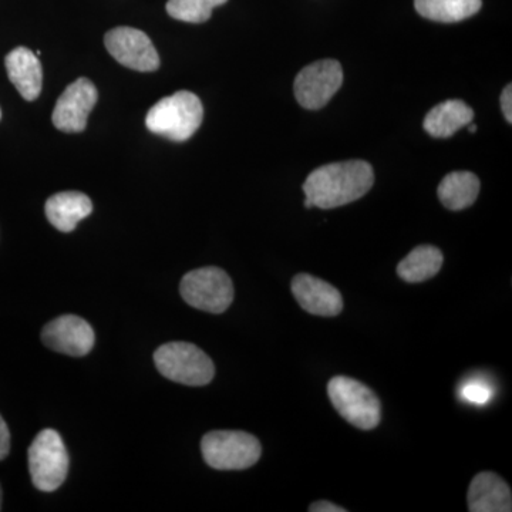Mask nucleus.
<instances>
[{
  "label": "nucleus",
  "mask_w": 512,
  "mask_h": 512,
  "mask_svg": "<svg viewBox=\"0 0 512 512\" xmlns=\"http://www.w3.org/2000/svg\"><path fill=\"white\" fill-rule=\"evenodd\" d=\"M474 111L461 100H447L437 104L424 119V130L431 137L448 138L460 128L473 123Z\"/></svg>",
  "instance_id": "obj_16"
},
{
  "label": "nucleus",
  "mask_w": 512,
  "mask_h": 512,
  "mask_svg": "<svg viewBox=\"0 0 512 512\" xmlns=\"http://www.w3.org/2000/svg\"><path fill=\"white\" fill-rule=\"evenodd\" d=\"M468 510L471 512H511V488L494 473L477 474L468 488Z\"/></svg>",
  "instance_id": "obj_13"
},
{
  "label": "nucleus",
  "mask_w": 512,
  "mask_h": 512,
  "mask_svg": "<svg viewBox=\"0 0 512 512\" xmlns=\"http://www.w3.org/2000/svg\"><path fill=\"white\" fill-rule=\"evenodd\" d=\"M0 510H2V487H0Z\"/></svg>",
  "instance_id": "obj_26"
},
{
  "label": "nucleus",
  "mask_w": 512,
  "mask_h": 512,
  "mask_svg": "<svg viewBox=\"0 0 512 512\" xmlns=\"http://www.w3.org/2000/svg\"><path fill=\"white\" fill-rule=\"evenodd\" d=\"M29 471L33 485L43 493L56 491L69 473V453L56 430L40 431L29 448Z\"/></svg>",
  "instance_id": "obj_6"
},
{
  "label": "nucleus",
  "mask_w": 512,
  "mask_h": 512,
  "mask_svg": "<svg viewBox=\"0 0 512 512\" xmlns=\"http://www.w3.org/2000/svg\"><path fill=\"white\" fill-rule=\"evenodd\" d=\"M0 119H2V111H0Z\"/></svg>",
  "instance_id": "obj_27"
},
{
  "label": "nucleus",
  "mask_w": 512,
  "mask_h": 512,
  "mask_svg": "<svg viewBox=\"0 0 512 512\" xmlns=\"http://www.w3.org/2000/svg\"><path fill=\"white\" fill-rule=\"evenodd\" d=\"M483 0H414V8L423 18L440 23H456L476 15Z\"/></svg>",
  "instance_id": "obj_19"
},
{
  "label": "nucleus",
  "mask_w": 512,
  "mask_h": 512,
  "mask_svg": "<svg viewBox=\"0 0 512 512\" xmlns=\"http://www.w3.org/2000/svg\"><path fill=\"white\" fill-rule=\"evenodd\" d=\"M291 289L299 306L311 315L332 318L343 311V298L338 289L316 276L296 275Z\"/></svg>",
  "instance_id": "obj_12"
},
{
  "label": "nucleus",
  "mask_w": 512,
  "mask_h": 512,
  "mask_svg": "<svg viewBox=\"0 0 512 512\" xmlns=\"http://www.w3.org/2000/svg\"><path fill=\"white\" fill-rule=\"evenodd\" d=\"M311 512H346V508L339 507V505L329 503V501H316L311 507Z\"/></svg>",
  "instance_id": "obj_24"
},
{
  "label": "nucleus",
  "mask_w": 512,
  "mask_h": 512,
  "mask_svg": "<svg viewBox=\"0 0 512 512\" xmlns=\"http://www.w3.org/2000/svg\"><path fill=\"white\" fill-rule=\"evenodd\" d=\"M480 185L476 174L468 171H454L443 178L437 194L448 210H466L476 202L480 194Z\"/></svg>",
  "instance_id": "obj_17"
},
{
  "label": "nucleus",
  "mask_w": 512,
  "mask_h": 512,
  "mask_svg": "<svg viewBox=\"0 0 512 512\" xmlns=\"http://www.w3.org/2000/svg\"><path fill=\"white\" fill-rule=\"evenodd\" d=\"M512 86L508 84L505 87L503 94H501V109H503V113L505 119H507L508 123H512Z\"/></svg>",
  "instance_id": "obj_23"
},
{
  "label": "nucleus",
  "mask_w": 512,
  "mask_h": 512,
  "mask_svg": "<svg viewBox=\"0 0 512 512\" xmlns=\"http://www.w3.org/2000/svg\"><path fill=\"white\" fill-rule=\"evenodd\" d=\"M343 83V69L332 59L306 66L295 79V97L303 109L319 110L329 103Z\"/></svg>",
  "instance_id": "obj_8"
},
{
  "label": "nucleus",
  "mask_w": 512,
  "mask_h": 512,
  "mask_svg": "<svg viewBox=\"0 0 512 512\" xmlns=\"http://www.w3.org/2000/svg\"><path fill=\"white\" fill-rule=\"evenodd\" d=\"M5 64L10 82L22 94L23 99L36 100L42 92L43 84L39 57L28 47H18L6 56Z\"/></svg>",
  "instance_id": "obj_14"
},
{
  "label": "nucleus",
  "mask_w": 512,
  "mask_h": 512,
  "mask_svg": "<svg viewBox=\"0 0 512 512\" xmlns=\"http://www.w3.org/2000/svg\"><path fill=\"white\" fill-rule=\"evenodd\" d=\"M97 89L89 79H77L64 90L53 111V124L64 133H82L86 130L90 111L97 103Z\"/></svg>",
  "instance_id": "obj_10"
},
{
  "label": "nucleus",
  "mask_w": 512,
  "mask_h": 512,
  "mask_svg": "<svg viewBox=\"0 0 512 512\" xmlns=\"http://www.w3.org/2000/svg\"><path fill=\"white\" fill-rule=\"evenodd\" d=\"M104 45L114 59L137 72H156L160 56L150 37L141 30L121 26L104 36Z\"/></svg>",
  "instance_id": "obj_9"
},
{
  "label": "nucleus",
  "mask_w": 512,
  "mask_h": 512,
  "mask_svg": "<svg viewBox=\"0 0 512 512\" xmlns=\"http://www.w3.org/2000/svg\"><path fill=\"white\" fill-rule=\"evenodd\" d=\"M330 402L348 423L360 430H373L382 420V403L366 384L336 376L328 384Z\"/></svg>",
  "instance_id": "obj_3"
},
{
  "label": "nucleus",
  "mask_w": 512,
  "mask_h": 512,
  "mask_svg": "<svg viewBox=\"0 0 512 512\" xmlns=\"http://www.w3.org/2000/svg\"><path fill=\"white\" fill-rule=\"evenodd\" d=\"M443 261V254L439 248L433 245H420L397 265V275L409 284L429 281L439 274Z\"/></svg>",
  "instance_id": "obj_18"
},
{
  "label": "nucleus",
  "mask_w": 512,
  "mask_h": 512,
  "mask_svg": "<svg viewBox=\"0 0 512 512\" xmlns=\"http://www.w3.org/2000/svg\"><path fill=\"white\" fill-rule=\"evenodd\" d=\"M468 131H470V133H476L477 131V126L476 124H468Z\"/></svg>",
  "instance_id": "obj_25"
},
{
  "label": "nucleus",
  "mask_w": 512,
  "mask_h": 512,
  "mask_svg": "<svg viewBox=\"0 0 512 512\" xmlns=\"http://www.w3.org/2000/svg\"><path fill=\"white\" fill-rule=\"evenodd\" d=\"M10 451V431L8 429V424L3 420V417L0 416V461L3 458L8 457Z\"/></svg>",
  "instance_id": "obj_22"
},
{
  "label": "nucleus",
  "mask_w": 512,
  "mask_h": 512,
  "mask_svg": "<svg viewBox=\"0 0 512 512\" xmlns=\"http://www.w3.org/2000/svg\"><path fill=\"white\" fill-rule=\"evenodd\" d=\"M42 340L55 352L82 357L93 349L96 336L86 320L76 315H63L47 323L42 330Z\"/></svg>",
  "instance_id": "obj_11"
},
{
  "label": "nucleus",
  "mask_w": 512,
  "mask_h": 512,
  "mask_svg": "<svg viewBox=\"0 0 512 512\" xmlns=\"http://www.w3.org/2000/svg\"><path fill=\"white\" fill-rule=\"evenodd\" d=\"M181 296L192 308L208 313H224L234 301V285L227 272L217 266L194 269L184 276Z\"/></svg>",
  "instance_id": "obj_7"
},
{
  "label": "nucleus",
  "mask_w": 512,
  "mask_h": 512,
  "mask_svg": "<svg viewBox=\"0 0 512 512\" xmlns=\"http://www.w3.org/2000/svg\"><path fill=\"white\" fill-rule=\"evenodd\" d=\"M461 397L468 403L485 404L491 399V389L488 384L481 382V380H471L464 384L460 390Z\"/></svg>",
  "instance_id": "obj_21"
},
{
  "label": "nucleus",
  "mask_w": 512,
  "mask_h": 512,
  "mask_svg": "<svg viewBox=\"0 0 512 512\" xmlns=\"http://www.w3.org/2000/svg\"><path fill=\"white\" fill-rule=\"evenodd\" d=\"M204 119L201 100L191 92H177L158 101L148 111L146 126L151 133L171 141H187Z\"/></svg>",
  "instance_id": "obj_2"
},
{
  "label": "nucleus",
  "mask_w": 512,
  "mask_h": 512,
  "mask_svg": "<svg viewBox=\"0 0 512 512\" xmlns=\"http://www.w3.org/2000/svg\"><path fill=\"white\" fill-rule=\"evenodd\" d=\"M202 457L208 466L221 471L247 470L261 458L258 439L245 431L218 430L205 434Z\"/></svg>",
  "instance_id": "obj_4"
},
{
  "label": "nucleus",
  "mask_w": 512,
  "mask_h": 512,
  "mask_svg": "<svg viewBox=\"0 0 512 512\" xmlns=\"http://www.w3.org/2000/svg\"><path fill=\"white\" fill-rule=\"evenodd\" d=\"M46 217L62 232H72L93 211L92 200L83 192L66 191L52 195L46 202Z\"/></svg>",
  "instance_id": "obj_15"
},
{
  "label": "nucleus",
  "mask_w": 512,
  "mask_h": 512,
  "mask_svg": "<svg viewBox=\"0 0 512 512\" xmlns=\"http://www.w3.org/2000/svg\"><path fill=\"white\" fill-rule=\"evenodd\" d=\"M158 372L175 383L185 386H205L215 376L210 356L187 342H173L160 346L154 353Z\"/></svg>",
  "instance_id": "obj_5"
},
{
  "label": "nucleus",
  "mask_w": 512,
  "mask_h": 512,
  "mask_svg": "<svg viewBox=\"0 0 512 512\" xmlns=\"http://www.w3.org/2000/svg\"><path fill=\"white\" fill-rule=\"evenodd\" d=\"M373 183L372 165L362 160L342 161L312 171L303 184V192L312 207L332 210L365 197Z\"/></svg>",
  "instance_id": "obj_1"
},
{
  "label": "nucleus",
  "mask_w": 512,
  "mask_h": 512,
  "mask_svg": "<svg viewBox=\"0 0 512 512\" xmlns=\"http://www.w3.org/2000/svg\"><path fill=\"white\" fill-rule=\"evenodd\" d=\"M228 0H168L167 13L171 18L187 23H204L210 20L212 9Z\"/></svg>",
  "instance_id": "obj_20"
}]
</instances>
